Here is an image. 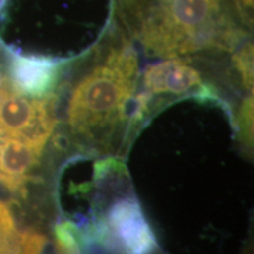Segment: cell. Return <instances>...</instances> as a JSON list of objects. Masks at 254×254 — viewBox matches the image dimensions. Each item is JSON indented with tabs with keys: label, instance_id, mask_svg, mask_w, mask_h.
<instances>
[{
	"label": "cell",
	"instance_id": "8",
	"mask_svg": "<svg viewBox=\"0 0 254 254\" xmlns=\"http://www.w3.org/2000/svg\"><path fill=\"white\" fill-rule=\"evenodd\" d=\"M18 236L11 209L5 202L0 201V254H12Z\"/></svg>",
	"mask_w": 254,
	"mask_h": 254
},
{
	"label": "cell",
	"instance_id": "4",
	"mask_svg": "<svg viewBox=\"0 0 254 254\" xmlns=\"http://www.w3.org/2000/svg\"><path fill=\"white\" fill-rule=\"evenodd\" d=\"M97 230L101 245L114 254H152L157 249L153 231L134 199L113 202Z\"/></svg>",
	"mask_w": 254,
	"mask_h": 254
},
{
	"label": "cell",
	"instance_id": "11",
	"mask_svg": "<svg viewBox=\"0 0 254 254\" xmlns=\"http://www.w3.org/2000/svg\"><path fill=\"white\" fill-rule=\"evenodd\" d=\"M240 138L245 145L253 146V97L244 100L239 112Z\"/></svg>",
	"mask_w": 254,
	"mask_h": 254
},
{
	"label": "cell",
	"instance_id": "2",
	"mask_svg": "<svg viewBox=\"0 0 254 254\" xmlns=\"http://www.w3.org/2000/svg\"><path fill=\"white\" fill-rule=\"evenodd\" d=\"M138 78V60L131 47L112 50L73 88L67 119L73 132L91 135L122 122Z\"/></svg>",
	"mask_w": 254,
	"mask_h": 254
},
{
	"label": "cell",
	"instance_id": "5",
	"mask_svg": "<svg viewBox=\"0 0 254 254\" xmlns=\"http://www.w3.org/2000/svg\"><path fill=\"white\" fill-rule=\"evenodd\" d=\"M62 65L49 57L9 53L6 77L20 94L34 99L52 97Z\"/></svg>",
	"mask_w": 254,
	"mask_h": 254
},
{
	"label": "cell",
	"instance_id": "1",
	"mask_svg": "<svg viewBox=\"0 0 254 254\" xmlns=\"http://www.w3.org/2000/svg\"><path fill=\"white\" fill-rule=\"evenodd\" d=\"M138 20L142 46L159 58L231 51L241 37L228 14L227 0H148Z\"/></svg>",
	"mask_w": 254,
	"mask_h": 254
},
{
	"label": "cell",
	"instance_id": "9",
	"mask_svg": "<svg viewBox=\"0 0 254 254\" xmlns=\"http://www.w3.org/2000/svg\"><path fill=\"white\" fill-rule=\"evenodd\" d=\"M56 239L64 254H82V243L78 228L71 222H62L56 227Z\"/></svg>",
	"mask_w": 254,
	"mask_h": 254
},
{
	"label": "cell",
	"instance_id": "6",
	"mask_svg": "<svg viewBox=\"0 0 254 254\" xmlns=\"http://www.w3.org/2000/svg\"><path fill=\"white\" fill-rule=\"evenodd\" d=\"M44 148L11 136H0V185L9 192L25 190Z\"/></svg>",
	"mask_w": 254,
	"mask_h": 254
},
{
	"label": "cell",
	"instance_id": "3",
	"mask_svg": "<svg viewBox=\"0 0 254 254\" xmlns=\"http://www.w3.org/2000/svg\"><path fill=\"white\" fill-rule=\"evenodd\" d=\"M56 125L55 98L34 99L12 87L6 74L0 80V136H11L45 147Z\"/></svg>",
	"mask_w": 254,
	"mask_h": 254
},
{
	"label": "cell",
	"instance_id": "7",
	"mask_svg": "<svg viewBox=\"0 0 254 254\" xmlns=\"http://www.w3.org/2000/svg\"><path fill=\"white\" fill-rule=\"evenodd\" d=\"M201 84L198 69L171 58L148 66L144 73V86L148 94H183Z\"/></svg>",
	"mask_w": 254,
	"mask_h": 254
},
{
	"label": "cell",
	"instance_id": "13",
	"mask_svg": "<svg viewBox=\"0 0 254 254\" xmlns=\"http://www.w3.org/2000/svg\"><path fill=\"white\" fill-rule=\"evenodd\" d=\"M9 0H0V20L4 18L6 9L8 7Z\"/></svg>",
	"mask_w": 254,
	"mask_h": 254
},
{
	"label": "cell",
	"instance_id": "10",
	"mask_svg": "<svg viewBox=\"0 0 254 254\" xmlns=\"http://www.w3.org/2000/svg\"><path fill=\"white\" fill-rule=\"evenodd\" d=\"M234 64L240 73L244 86L253 93V45L246 43L234 57Z\"/></svg>",
	"mask_w": 254,
	"mask_h": 254
},
{
	"label": "cell",
	"instance_id": "12",
	"mask_svg": "<svg viewBox=\"0 0 254 254\" xmlns=\"http://www.w3.org/2000/svg\"><path fill=\"white\" fill-rule=\"evenodd\" d=\"M238 12L244 21L252 24L253 21V0H233Z\"/></svg>",
	"mask_w": 254,
	"mask_h": 254
}]
</instances>
